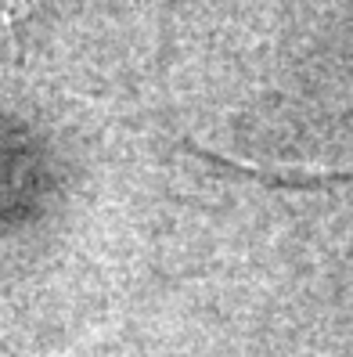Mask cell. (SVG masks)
I'll use <instances>...</instances> for the list:
<instances>
[{"mask_svg":"<svg viewBox=\"0 0 353 357\" xmlns=\"http://www.w3.org/2000/svg\"><path fill=\"white\" fill-rule=\"evenodd\" d=\"M33 0H0V44L29 18Z\"/></svg>","mask_w":353,"mask_h":357,"instance_id":"1","label":"cell"}]
</instances>
